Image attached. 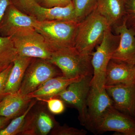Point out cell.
<instances>
[{
    "mask_svg": "<svg viewBox=\"0 0 135 135\" xmlns=\"http://www.w3.org/2000/svg\"><path fill=\"white\" fill-rule=\"evenodd\" d=\"M111 28L106 19L95 9L78 23L74 47L80 53L91 55L101 43L105 31Z\"/></svg>",
    "mask_w": 135,
    "mask_h": 135,
    "instance_id": "1",
    "label": "cell"
},
{
    "mask_svg": "<svg viewBox=\"0 0 135 135\" xmlns=\"http://www.w3.org/2000/svg\"><path fill=\"white\" fill-rule=\"evenodd\" d=\"M91 55L80 53L74 47L63 48L52 52L49 61L60 69L68 79L93 76Z\"/></svg>",
    "mask_w": 135,
    "mask_h": 135,
    "instance_id": "2",
    "label": "cell"
},
{
    "mask_svg": "<svg viewBox=\"0 0 135 135\" xmlns=\"http://www.w3.org/2000/svg\"><path fill=\"white\" fill-rule=\"evenodd\" d=\"M78 23L65 20L38 21L34 28L43 36L52 53L63 48L74 47Z\"/></svg>",
    "mask_w": 135,
    "mask_h": 135,
    "instance_id": "3",
    "label": "cell"
},
{
    "mask_svg": "<svg viewBox=\"0 0 135 135\" xmlns=\"http://www.w3.org/2000/svg\"><path fill=\"white\" fill-rule=\"evenodd\" d=\"M119 35L114 34L111 28L105 32L101 43L95 51L91 54V63L94 73L90 86L101 91L105 88V76L109 62L120 41Z\"/></svg>",
    "mask_w": 135,
    "mask_h": 135,
    "instance_id": "4",
    "label": "cell"
},
{
    "mask_svg": "<svg viewBox=\"0 0 135 135\" xmlns=\"http://www.w3.org/2000/svg\"><path fill=\"white\" fill-rule=\"evenodd\" d=\"M18 56L48 60L50 49L41 35L34 28L20 29L11 36Z\"/></svg>",
    "mask_w": 135,
    "mask_h": 135,
    "instance_id": "5",
    "label": "cell"
},
{
    "mask_svg": "<svg viewBox=\"0 0 135 135\" xmlns=\"http://www.w3.org/2000/svg\"><path fill=\"white\" fill-rule=\"evenodd\" d=\"M22 12L33 17L38 22L59 20L77 22L72 2L65 7L47 8L35 0H10Z\"/></svg>",
    "mask_w": 135,
    "mask_h": 135,
    "instance_id": "6",
    "label": "cell"
},
{
    "mask_svg": "<svg viewBox=\"0 0 135 135\" xmlns=\"http://www.w3.org/2000/svg\"><path fill=\"white\" fill-rule=\"evenodd\" d=\"M62 75L60 69L49 60L34 58L27 68L18 92L29 95L51 78Z\"/></svg>",
    "mask_w": 135,
    "mask_h": 135,
    "instance_id": "7",
    "label": "cell"
},
{
    "mask_svg": "<svg viewBox=\"0 0 135 135\" xmlns=\"http://www.w3.org/2000/svg\"><path fill=\"white\" fill-rule=\"evenodd\" d=\"M92 76L83 77L80 80L71 83L56 96L65 104L75 108L79 113V119L84 126L86 121V103L90 88Z\"/></svg>",
    "mask_w": 135,
    "mask_h": 135,
    "instance_id": "8",
    "label": "cell"
},
{
    "mask_svg": "<svg viewBox=\"0 0 135 135\" xmlns=\"http://www.w3.org/2000/svg\"><path fill=\"white\" fill-rule=\"evenodd\" d=\"M46 105L36 103L27 114L19 135L48 134L58 123Z\"/></svg>",
    "mask_w": 135,
    "mask_h": 135,
    "instance_id": "9",
    "label": "cell"
},
{
    "mask_svg": "<svg viewBox=\"0 0 135 135\" xmlns=\"http://www.w3.org/2000/svg\"><path fill=\"white\" fill-rule=\"evenodd\" d=\"M113 107L112 100L105 88L101 91L90 86L86 103L84 126L95 134L97 127L107 111Z\"/></svg>",
    "mask_w": 135,
    "mask_h": 135,
    "instance_id": "10",
    "label": "cell"
},
{
    "mask_svg": "<svg viewBox=\"0 0 135 135\" xmlns=\"http://www.w3.org/2000/svg\"><path fill=\"white\" fill-rule=\"evenodd\" d=\"M115 131L119 135H135V119L113 107L107 111L98 123L95 134Z\"/></svg>",
    "mask_w": 135,
    "mask_h": 135,
    "instance_id": "11",
    "label": "cell"
},
{
    "mask_svg": "<svg viewBox=\"0 0 135 135\" xmlns=\"http://www.w3.org/2000/svg\"><path fill=\"white\" fill-rule=\"evenodd\" d=\"M127 18L120 25L112 30L119 35L120 41L114 53L112 60L118 62L135 65V34L128 27Z\"/></svg>",
    "mask_w": 135,
    "mask_h": 135,
    "instance_id": "12",
    "label": "cell"
},
{
    "mask_svg": "<svg viewBox=\"0 0 135 135\" xmlns=\"http://www.w3.org/2000/svg\"><path fill=\"white\" fill-rule=\"evenodd\" d=\"M105 88L118 111L134 118L135 112V84H120L105 86Z\"/></svg>",
    "mask_w": 135,
    "mask_h": 135,
    "instance_id": "13",
    "label": "cell"
},
{
    "mask_svg": "<svg viewBox=\"0 0 135 135\" xmlns=\"http://www.w3.org/2000/svg\"><path fill=\"white\" fill-rule=\"evenodd\" d=\"M38 21L25 14L11 3L8 7L0 25V36H11L20 29L35 28Z\"/></svg>",
    "mask_w": 135,
    "mask_h": 135,
    "instance_id": "14",
    "label": "cell"
},
{
    "mask_svg": "<svg viewBox=\"0 0 135 135\" xmlns=\"http://www.w3.org/2000/svg\"><path fill=\"white\" fill-rule=\"evenodd\" d=\"M120 84H135V65L111 59L105 73V86Z\"/></svg>",
    "mask_w": 135,
    "mask_h": 135,
    "instance_id": "15",
    "label": "cell"
},
{
    "mask_svg": "<svg viewBox=\"0 0 135 135\" xmlns=\"http://www.w3.org/2000/svg\"><path fill=\"white\" fill-rule=\"evenodd\" d=\"M95 8L112 30L120 25L126 18L125 0H97Z\"/></svg>",
    "mask_w": 135,
    "mask_h": 135,
    "instance_id": "16",
    "label": "cell"
},
{
    "mask_svg": "<svg viewBox=\"0 0 135 135\" xmlns=\"http://www.w3.org/2000/svg\"><path fill=\"white\" fill-rule=\"evenodd\" d=\"M33 98L29 95H22L18 92L5 95L0 101V116L11 119L21 115Z\"/></svg>",
    "mask_w": 135,
    "mask_h": 135,
    "instance_id": "17",
    "label": "cell"
},
{
    "mask_svg": "<svg viewBox=\"0 0 135 135\" xmlns=\"http://www.w3.org/2000/svg\"><path fill=\"white\" fill-rule=\"evenodd\" d=\"M81 79H68L62 75L53 77L41 84L35 91L29 95L32 98H36L38 101H42L56 96L71 83Z\"/></svg>",
    "mask_w": 135,
    "mask_h": 135,
    "instance_id": "18",
    "label": "cell"
},
{
    "mask_svg": "<svg viewBox=\"0 0 135 135\" xmlns=\"http://www.w3.org/2000/svg\"><path fill=\"white\" fill-rule=\"evenodd\" d=\"M34 58L18 56L13 62V66L3 91V97L18 92L27 68Z\"/></svg>",
    "mask_w": 135,
    "mask_h": 135,
    "instance_id": "19",
    "label": "cell"
},
{
    "mask_svg": "<svg viewBox=\"0 0 135 135\" xmlns=\"http://www.w3.org/2000/svg\"><path fill=\"white\" fill-rule=\"evenodd\" d=\"M18 56L11 37L0 36V72L13 63Z\"/></svg>",
    "mask_w": 135,
    "mask_h": 135,
    "instance_id": "20",
    "label": "cell"
},
{
    "mask_svg": "<svg viewBox=\"0 0 135 135\" xmlns=\"http://www.w3.org/2000/svg\"><path fill=\"white\" fill-rule=\"evenodd\" d=\"M38 101L36 98H33L29 106L23 113L13 119L6 127L0 130V135H19L23 128L27 114Z\"/></svg>",
    "mask_w": 135,
    "mask_h": 135,
    "instance_id": "21",
    "label": "cell"
},
{
    "mask_svg": "<svg viewBox=\"0 0 135 135\" xmlns=\"http://www.w3.org/2000/svg\"><path fill=\"white\" fill-rule=\"evenodd\" d=\"M77 22L86 17L95 9L97 0H72Z\"/></svg>",
    "mask_w": 135,
    "mask_h": 135,
    "instance_id": "22",
    "label": "cell"
},
{
    "mask_svg": "<svg viewBox=\"0 0 135 135\" xmlns=\"http://www.w3.org/2000/svg\"><path fill=\"white\" fill-rule=\"evenodd\" d=\"M86 131L70 127L66 125L61 126L57 123L51 130V135H86Z\"/></svg>",
    "mask_w": 135,
    "mask_h": 135,
    "instance_id": "23",
    "label": "cell"
},
{
    "mask_svg": "<svg viewBox=\"0 0 135 135\" xmlns=\"http://www.w3.org/2000/svg\"><path fill=\"white\" fill-rule=\"evenodd\" d=\"M42 101L46 103L49 111L53 114H60L65 110V104L57 97L50 98Z\"/></svg>",
    "mask_w": 135,
    "mask_h": 135,
    "instance_id": "24",
    "label": "cell"
},
{
    "mask_svg": "<svg viewBox=\"0 0 135 135\" xmlns=\"http://www.w3.org/2000/svg\"><path fill=\"white\" fill-rule=\"evenodd\" d=\"M13 65V62L0 72V101L3 97V91Z\"/></svg>",
    "mask_w": 135,
    "mask_h": 135,
    "instance_id": "25",
    "label": "cell"
},
{
    "mask_svg": "<svg viewBox=\"0 0 135 135\" xmlns=\"http://www.w3.org/2000/svg\"><path fill=\"white\" fill-rule=\"evenodd\" d=\"M43 7L47 8L65 7L71 3V0H40Z\"/></svg>",
    "mask_w": 135,
    "mask_h": 135,
    "instance_id": "26",
    "label": "cell"
},
{
    "mask_svg": "<svg viewBox=\"0 0 135 135\" xmlns=\"http://www.w3.org/2000/svg\"><path fill=\"white\" fill-rule=\"evenodd\" d=\"M125 8L127 20L135 18V0H125Z\"/></svg>",
    "mask_w": 135,
    "mask_h": 135,
    "instance_id": "27",
    "label": "cell"
},
{
    "mask_svg": "<svg viewBox=\"0 0 135 135\" xmlns=\"http://www.w3.org/2000/svg\"><path fill=\"white\" fill-rule=\"evenodd\" d=\"M11 4V2L10 0H0V25L6 10Z\"/></svg>",
    "mask_w": 135,
    "mask_h": 135,
    "instance_id": "28",
    "label": "cell"
},
{
    "mask_svg": "<svg viewBox=\"0 0 135 135\" xmlns=\"http://www.w3.org/2000/svg\"><path fill=\"white\" fill-rule=\"evenodd\" d=\"M10 120L6 117L0 116V130L4 128L9 123Z\"/></svg>",
    "mask_w": 135,
    "mask_h": 135,
    "instance_id": "29",
    "label": "cell"
},
{
    "mask_svg": "<svg viewBox=\"0 0 135 135\" xmlns=\"http://www.w3.org/2000/svg\"><path fill=\"white\" fill-rule=\"evenodd\" d=\"M127 25L128 27L132 29L135 34V18L127 20Z\"/></svg>",
    "mask_w": 135,
    "mask_h": 135,
    "instance_id": "30",
    "label": "cell"
},
{
    "mask_svg": "<svg viewBox=\"0 0 135 135\" xmlns=\"http://www.w3.org/2000/svg\"><path fill=\"white\" fill-rule=\"evenodd\" d=\"M134 118L135 119V112L134 114Z\"/></svg>",
    "mask_w": 135,
    "mask_h": 135,
    "instance_id": "31",
    "label": "cell"
},
{
    "mask_svg": "<svg viewBox=\"0 0 135 135\" xmlns=\"http://www.w3.org/2000/svg\"><path fill=\"white\" fill-rule=\"evenodd\" d=\"M35 1H36L37 2V1H38V0H35ZM39 1H40V0H39Z\"/></svg>",
    "mask_w": 135,
    "mask_h": 135,
    "instance_id": "32",
    "label": "cell"
}]
</instances>
